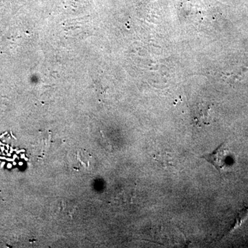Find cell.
I'll return each instance as SVG.
<instances>
[{"label": "cell", "mask_w": 248, "mask_h": 248, "mask_svg": "<svg viewBox=\"0 0 248 248\" xmlns=\"http://www.w3.org/2000/svg\"><path fill=\"white\" fill-rule=\"evenodd\" d=\"M230 157L231 151L227 147L226 143L220 145L213 153L205 154L201 156V158L206 160L210 164L213 165L219 172L228 166Z\"/></svg>", "instance_id": "obj_1"}]
</instances>
